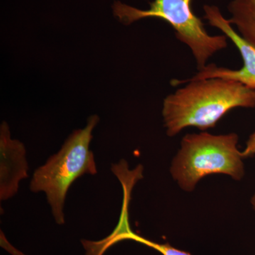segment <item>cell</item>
<instances>
[{
	"label": "cell",
	"instance_id": "1",
	"mask_svg": "<svg viewBox=\"0 0 255 255\" xmlns=\"http://www.w3.org/2000/svg\"><path fill=\"white\" fill-rule=\"evenodd\" d=\"M164 99L162 117L167 135L187 127L214 128L233 109L255 108V90L222 78L190 81Z\"/></svg>",
	"mask_w": 255,
	"mask_h": 255
},
{
	"label": "cell",
	"instance_id": "2",
	"mask_svg": "<svg viewBox=\"0 0 255 255\" xmlns=\"http://www.w3.org/2000/svg\"><path fill=\"white\" fill-rule=\"evenodd\" d=\"M99 122L98 116H91L87 119L86 127L74 130L60 150L33 172L30 190L45 193L58 225L65 222L64 206L72 184L85 174L97 173L95 155L90 146L92 132Z\"/></svg>",
	"mask_w": 255,
	"mask_h": 255
},
{
	"label": "cell",
	"instance_id": "3",
	"mask_svg": "<svg viewBox=\"0 0 255 255\" xmlns=\"http://www.w3.org/2000/svg\"><path fill=\"white\" fill-rule=\"evenodd\" d=\"M238 142L236 133L187 134L172 161V177L183 190L189 192L201 179L213 174H227L235 180H241L245 174V157L238 150Z\"/></svg>",
	"mask_w": 255,
	"mask_h": 255
},
{
	"label": "cell",
	"instance_id": "4",
	"mask_svg": "<svg viewBox=\"0 0 255 255\" xmlns=\"http://www.w3.org/2000/svg\"><path fill=\"white\" fill-rule=\"evenodd\" d=\"M192 0H154L150 9L141 10L116 1L114 14L124 24H130L144 18H162L176 31L177 39L187 45L192 52L198 70L206 66L215 53L228 46L227 36H211L204 23L193 12Z\"/></svg>",
	"mask_w": 255,
	"mask_h": 255
},
{
	"label": "cell",
	"instance_id": "5",
	"mask_svg": "<svg viewBox=\"0 0 255 255\" xmlns=\"http://www.w3.org/2000/svg\"><path fill=\"white\" fill-rule=\"evenodd\" d=\"M204 11V18L208 20L209 24L221 30L237 47L243 58V66L239 70H231L217 66L215 64H209L199 70V73L193 78L180 81L173 80L171 83L172 85H178L196 80L222 78L240 82L245 86L255 90V46L233 29L231 23L223 17L217 6L206 5Z\"/></svg>",
	"mask_w": 255,
	"mask_h": 255
},
{
	"label": "cell",
	"instance_id": "6",
	"mask_svg": "<svg viewBox=\"0 0 255 255\" xmlns=\"http://www.w3.org/2000/svg\"><path fill=\"white\" fill-rule=\"evenodd\" d=\"M28 164L24 145L11 138L9 125L0 127V200L17 194L20 182L28 177Z\"/></svg>",
	"mask_w": 255,
	"mask_h": 255
},
{
	"label": "cell",
	"instance_id": "7",
	"mask_svg": "<svg viewBox=\"0 0 255 255\" xmlns=\"http://www.w3.org/2000/svg\"><path fill=\"white\" fill-rule=\"evenodd\" d=\"M231 24L237 26L240 35L255 46V0H233L228 6Z\"/></svg>",
	"mask_w": 255,
	"mask_h": 255
},
{
	"label": "cell",
	"instance_id": "8",
	"mask_svg": "<svg viewBox=\"0 0 255 255\" xmlns=\"http://www.w3.org/2000/svg\"><path fill=\"white\" fill-rule=\"evenodd\" d=\"M125 240H130V241L141 243L155 250L162 255H191L187 252L181 251L171 246L168 243L160 244L135 234L130 229L128 216L121 218L119 224L117 225L114 232L108 238H106V242L107 245L111 247L119 241H125Z\"/></svg>",
	"mask_w": 255,
	"mask_h": 255
},
{
	"label": "cell",
	"instance_id": "9",
	"mask_svg": "<svg viewBox=\"0 0 255 255\" xmlns=\"http://www.w3.org/2000/svg\"><path fill=\"white\" fill-rule=\"evenodd\" d=\"M245 158L255 155V131L250 136L245 150L242 152Z\"/></svg>",
	"mask_w": 255,
	"mask_h": 255
},
{
	"label": "cell",
	"instance_id": "10",
	"mask_svg": "<svg viewBox=\"0 0 255 255\" xmlns=\"http://www.w3.org/2000/svg\"><path fill=\"white\" fill-rule=\"evenodd\" d=\"M251 204L252 206H253V209H254L255 211V194L254 196H253V197H252Z\"/></svg>",
	"mask_w": 255,
	"mask_h": 255
}]
</instances>
